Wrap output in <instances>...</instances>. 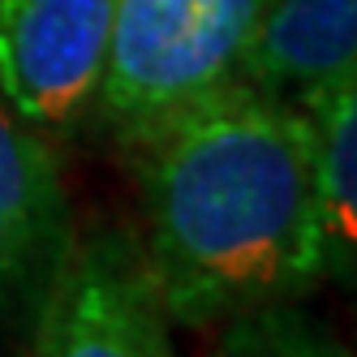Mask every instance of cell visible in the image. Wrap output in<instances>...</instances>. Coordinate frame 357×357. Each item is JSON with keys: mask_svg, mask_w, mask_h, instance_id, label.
Returning <instances> with one entry per match:
<instances>
[{"mask_svg": "<svg viewBox=\"0 0 357 357\" xmlns=\"http://www.w3.org/2000/svg\"><path fill=\"white\" fill-rule=\"evenodd\" d=\"M65 241L69 207L56 151L0 95V310L39 297Z\"/></svg>", "mask_w": 357, "mask_h": 357, "instance_id": "cell-5", "label": "cell"}, {"mask_svg": "<svg viewBox=\"0 0 357 357\" xmlns=\"http://www.w3.org/2000/svg\"><path fill=\"white\" fill-rule=\"evenodd\" d=\"M215 327L220 336L211 344V357H353L297 301L254 305Z\"/></svg>", "mask_w": 357, "mask_h": 357, "instance_id": "cell-8", "label": "cell"}, {"mask_svg": "<svg viewBox=\"0 0 357 357\" xmlns=\"http://www.w3.org/2000/svg\"><path fill=\"white\" fill-rule=\"evenodd\" d=\"M314 125V259L319 280L353 284L357 267V78L310 108Z\"/></svg>", "mask_w": 357, "mask_h": 357, "instance_id": "cell-7", "label": "cell"}, {"mask_svg": "<svg viewBox=\"0 0 357 357\" xmlns=\"http://www.w3.org/2000/svg\"><path fill=\"white\" fill-rule=\"evenodd\" d=\"M26 357H176L138 237L86 228L39 289Z\"/></svg>", "mask_w": 357, "mask_h": 357, "instance_id": "cell-3", "label": "cell"}, {"mask_svg": "<svg viewBox=\"0 0 357 357\" xmlns=\"http://www.w3.org/2000/svg\"><path fill=\"white\" fill-rule=\"evenodd\" d=\"M112 47V0H0V95L39 134L95 112Z\"/></svg>", "mask_w": 357, "mask_h": 357, "instance_id": "cell-4", "label": "cell"}, {"mask_svg": "<svg viewBox=\"0 0 357 357\" xmlns=\"http://www.w3.org/2000/svg\"><path fill=\"white\" fill-rule=\"evenodd\" d=\"M271 0H112L99 112L130 146L160 121L241 78Z\"/></svg>", "mask_w": 357, "mask_h": 357, "instance_id": "cell-2", "label": "cell"}, {"mask_svg": "<svg viewBox=\"0 0 357 357\" xmlns=\"http://www.w3.org/2000/svg\"><path fill=\"white\" fill-rule=\"evenodd\" d=\"M357 78V0H271L254 31L241 78L284 104L310 108Z\"/></svg>", "mask_w": 357, "mask_h": 357, "instance_id": "cell-6", "label": "cell"}, {"mask_svg": "<svg viewBox=\"0 0 357 357\" xmlns=\"http://www.w3.org/2000/svg\"><path fill=\"white\" fill-rule=\"evenodd\" d=\"M164 314L215 327L319 284L310 112L233 82L130 142Z\"/></svg>", "mask_w": 357, "mask_h": 357, "instance_id": "cell-1", "label": "cell"}]
</instances>
